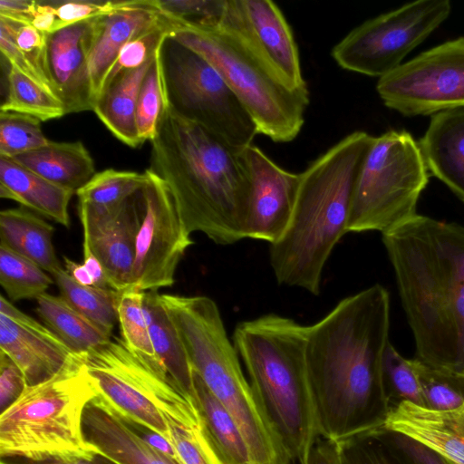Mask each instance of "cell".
<instances>
[{
	"label": "cell",
	"mask_w": 464,
	"mask_h": 464,
	"mask_svg": "<svg viewBox=\"0 0 464 464\" xmlns=\"http://www.w3.org/2000/svg\"><path fill=\"white\" fill-rule=\"evenodd\" d=\"M390 297L373 285L307 326L306 362L320 436L336 442L383 426Z\"/></svg>",
	"instance_id": "6da1fadb"
},
{
	"label": "cell",
	"mask_w": 464,
	"mask_h": 464,
	"mask_svg": "<svg viewBox=\"0 0 464 464\" xmlns=\"http://www.w3.org/2000/svg\"><path fill=\"white\" fill-rule=\"evenodd\" d=\"M382 242L417 358L464 373V227L416 214Z\"/></svg>",
	"instance_id": "7a4b0ae2"
},
{
	"label": "cell",
	"mask_w": 464,
	"mask_h": 464,
	"mask_svg": "<svg viewBox=\"0 0 464 464\" xmlns=\"http://www.w3.org/2000/svg\"><path fill=\"white\" fill-rule=\"evenodd\" d=\"M149 169L168 186L192 234L218 245L246 237L251 181L241 150L165 107Z\"/></svg>",
	"instance_id": "3957f363"
},
{
	"label": "cell",
	"mask_w": 464,
	"mask_h": 464,
	"mask_svg": "<svg viewBox=\"0 0 464 464\" xmlns=\"http://www.w3.org/2000/svg\"><path fill=\"white\" fill-rule=\"evenodd\" d=\"M373 140L354 131L300 173L289 224L270 244V265L280 285L320 294L324 266L347 233L357 179Z\"/></svg>",
	"instance_id": "277c9868"
},
{
	"label": "cell",
	"mask_w": 464,
	"mask_h": 464,
	"mask_svg": "<svg viewBox=\"0 0 464 464\" xmlns=\"http://www.w3.org/2000/svg\"><path fill=\"white\" fill-rule=\"evenodd\" d=\"M307 326L267 314L240 322L233 343L252 390L293 462L320 436L306 362Z\"/></svg>",
	"instance_id": "5b68a950"
},
{
	"label": "cell",
	"mask_w": 464,
	"mask_h": 464,
	"mask_svg": "<svg viewBox=\"0 0 464 464\" xmlns=\"http://www.w3.org/2000/svg\"><path fill=\"white\" fill-rule=\"evenodd\" d=\"M177 329L193 371L241 430L253 464H292L243 373L218 307L203 305L188 312Z\"/></svg>",
	"instance_id": "8992f818"
},
{
	"label": "cell",
	"mask_w": 464,
	"mask_h": 464,
	"mask_svg": "<svg viewBox=\"0 0 464 464\" xmlns=\"http://www.w3.org/2000/svg\"><path fill=\"white\" fill-rule=\"evenodd\" d=\"M96 396L80 355L48 381L27 386L0 414V456L93 454L83 435L82 417Z\"/></svg>",
	"instance_id": "52a82bcc"
},
{
	"label": "cell",
	"mask_w": 464,
	"mask_h": 464,
	"mask_svg": "<svg viewBox=\"0 0 464 464\" xmlns=\"http://www.w3.org/2000/svg\"><path fill=\"white\" fill-rule=\"evenodd\" d=\"M169 35L216 68L252 117L258 134L275 142L297 137L309 104L308 89L289 88L240 42L216 27L176 23Z\"/></svg>",
	"instance_id": "ba28073f"
},
{
	"label": "cell",
	"mask_w": 464,
	"mask_h": 464,
	"mask_svg": "<svg viewBox=\"0 0 464 464\" xmlns=\"http://www.w3.org/2000/svg\"><path fill=\"white\" fill-rule=\"evenodd\" d=\"M97 398L122 420L150 428L170 440L165 416L201 425L197 405L165 370L152 367L115 337L80 355Z\"/></svg>",
	"instance_id": "9c48e42d"
},
{
	"label": "cell",
	"mask_w": 464,
	"mask_h": 464,
	"mask_svg": "<svg viewBox=\"0 0 464 464\" xmlns=\"http://www.w3.org/2000/svg\"><path fill=\"white\" fill-rule=\"evenodd\" d=\"M429 177L411 133L391 130L374 137L357 179L347 233L382 234L414 217Z\"/></svg>",
	"instance_id": "30bf717a"
},
{
	"label": "cell",
	"mask_w": 464,
	"mask_h": 464,
	"mask_svg": "<svg viewBox=\"0 0 464 464\" xmlns=\"http://www.w3.org/2000/svg\"><path fill=\"white\" fill-rule=\"evenodd\" d=\"M166 102L179 117L242 150L258 134L240 101L216 68L169 34L160 47Z\"/></svg>",
	"instance_id": "8fae6325"
},
{
	"label": "cell",
	"mask_w": 464,
	"mask_h": 464,
	"mask_svg": "<svg viewBox=\"0 0 464 464\" xmlns=\"http://www.w3.org/2000/svg\"><path fill=\"white\" fill-rule=\"evenodd\" d=\"M449 0H418L369 19L332 49L344 70L382 77L401 64L450 14Z\"/></svg>",
	"instance_id": "7c38bea8"
},
{
	"label": "cell",
	"mask_w": 464,
	"mask_h": 464,
	"mask_svg": "<svg viewBox=\"0 0 464 464\" xmlns=\"http://www.w3.org/2000/svg\"><path fill=\"white\" fill-rule=\"evenodd\" d=\"M384 105L404 116L464 107V37L447 41L379 78Z\"/></svg>",
	"instance_id": "4fadbf2b"
},
{
	"label": "cell",
	"mask_w": 464,
	"mask_h": 464,
	"mask_svg": "<svg viewBox=\"0 0 464 464\" xmlns=\"http://www.w3.org/2000/svg\"><path fill=\"white\" fill-rule=\"evenodd\" d=\"M144 211L136 239L132 287L158 292L175 283L187 249L194 244L166 183L147 169Z\"/></svg>",
	"instance_id": "5bb4252c"
},
{
	"label": "cell",
	"mask_w": 464,
	"mask_h": 464,
	"mask_svg": "<svg viewBox=\"0 0 464 464\" xmlns=\"http://www.w3.org/2000/svg\"><path fill=\"white\" fill-rule=\"evenodd\" d=\"M216 28L240 42L289 88L308 89L292 29L273 1L227 0Z\"/></svg>",
	"instance_id": "9a60e30c"
},
{
	"label": "cell",
	"mask_w": 464,
	"mask_h": 464,
	"mask_svg": "<svg viewBox=\"0 0 464 464\" xmlns=\"http://www.w3.org/2000/svg\"><path fill=\"white\" fill-rule=\"evenodd\" d=\"M241 154L251 181L246 237L273 244L289 224L300 173L284 169L253 143Z\"/></svg>",
	"instance_id": "2e32d148"
},
{
	"label": "cell",
	"mask_w": 464,
	"mask_h": 464,
	"mask_svg": "<svg viewBox=\"0 0 464 464\" xmlns=\"http://www.w3.org/2000/svg\"><path fill=\"white\" fill-rule=\"evenodd\" d=\"M0 351L19 366L27 386L48 381L79 358L47 326L20 311L3 295Z\"/></svg>",
	"instance_id": "e0dca14e"
},
{
	"label": "cell",
	"mask_w": 464,
	"mask_h": 464,
	"mask_svg": "<svg viewBox=\"0 0 464 464\" xmlns=\"http://www.w3.org/2000/svg\"><path fill=\"white\" fill-rule=\"evenodd\" d=\"M143 211L141 190L111 212L80 218L83 243L102 263L110 287L120 292L132 285L136 239Z\"/></svg>",
	"instance_id": "ac0fdd59"
},
{
	"label": "cell",
	"mask_w": 464,
	"mask_h": 464,
	"mask_svg": "<svg viewBox=\"0 0 464 464\" xmlns=\"http://www.w3.org/2000/svg\"><path fill=\"white\" fill-rule=\"evenodd\" d=\"M95 18L46 34L45 73L66 114L93 110L89 58Z\"/></svg>",
	"instance_id": "d6986e66"
},
{
	"label": "cell",
	"mask_w": 464,
	"mask_h": 464,
	"mask_svg": "<svg viewBox=\"0 0 464 464\" xmlns=\"http://www.w3.org/2000/svg\"><path fill=\"white\" fill-rule=\"evenodd\" d=\"M163 18L156 0L117 1L112 10L95 18L89 58L94 104L124 46L158 25Z\"/></svg>",
	"instance_id": "ffe728a7"
},
{
	"label": "cell",
	"mask_w": 464,
	"mask_h": 464,
	"mask_svg": "<svg viewBox=\"0 0 464 464\" xmlns=\"http://www.w3.org/2000/svg\"><path fill=\"white\" fill-rule=\"evenodd\" d=\"M82 430L93 450L117 464H181L150 445L97 397L84 409Z\"/></svg>",
	"instance_id": "44dd1931"
},
{
	"label": "cell",
	"mask_w": 464,
	"mask_h": 464,
	"mask_svg": "<svg viewBox=\"0 0 464 464\" xmlns=\"http://www.w3.org/2000/svg\"><path fill=\"white\" fill-rule=\"evenodd\" d=\"M430 446L456 464H464V409L438 411L403 401L382 426Z\"/></svg>",
	"instance_id": "7402d4cb"
},
{
	"label": "cell",
	"mask_w": 464,
	"mask_h": 464,
	"mask_svg": "<svg viewBox=\"0 0 464 464\" xmlns=\"http://www.w3.org/2000/svg\"><path fill=\"white\" fill-rule=\"evenodd\" d=\"M418 143L429 173L464 202V107L432 115Z\"/></svg>",
	"instance_id": "603a6c76"
},
{
	"label": "cell",
	"mask_w": 464,
	"mask_h": 464,
	"mask_svg": "<svg viewBox=\"0 0 464 464\" xmlns=\"http://www.w3.org/2000/svg\"><path fill=\"white\" fill-rule=\"evenodd\" d=\"M75 192L58 186L12 159L0 157V197L69 227L68 207Z\"/></svg>",
	"instance_id": "cb8c5ba5"
},
{
	"label": "cell",
	"mask_w": 464,
	"mask_h": 464,
	"mask_svg": "<svg viewBox=\"0 0 464 464\" xmlns=\"http://www.w3.org/2000/svg\"><path fill=\"white\" fill-rule=\"evenodd\" d=\"M155 54L142 66L123 72L109 82L92 110L118 140L131 148L142 144L137 129L136 109L141 83Z\"/></svg>",
	"instance_id": "d4e9b609"
},
{
	"label": "cell",
	"mask_w": 464,
	"mask_h": 464,
	"mask_svg": "<svg viewBox=\"0 0 464 464\" xmlns=\"http://www.w3.org/2000/svg\"><path fill=\"white\" fill-rule=\"evenodd\" d=\"M12 160L75 194L96 174L94 160L80 140H50L45 146Z\"/></svg>",
	"instance_id": "484cf974"
},
{
	"label": "cell",
	"mask_w": 464,
	"mask_h": 464,
	"mask_svg": "<svg viewBox=\"0 0 464 464\" xmlns=\"http://www.w3.org/2000/svg\"><path fill=\"white\" fill-rule=\"evenodd\" d=\"M143 312L156 355L173 382L197 405L192 366L158 292H145Z\"/></svg>",
	"instance_id": "4316f807"
},
{
	"label": "cell",
	"mask_w": 464,
	"mask_h": 464,
	"mask_svg": "<svg viewBox=\"0 0 464 464\" xmlns=\"http://www.w3.org/2000/svg\"><path fill=\"white\" fill-rule=\"evenodd\" d=\"M53 227L24 208L0 212V244L52 276L63 268L53 246Z\"/></svg>",
	"instance_id": "83f0119b"
},
{
	"label": "cell",
	"mask_w": 464,
	"mask_h": 464,
	"mask_svg": "<svg viewBox=\"0 0 464 464\" xmlns=\"http://www.w3.org/2000/svg\"><path fill=\"white\" fill-rule=\"evenodd\" d=\"M196 403L207 440L219 464H253L247 442L227 410L193 371Z\"/></svg>",
	"instance_id": "f1b7e54d"
},
{
	"label": "cell",
	"mask_w": 464,
	"mask_h": 464,
	"mask_svg": "<svg viewBox=\"0 0 464 464\" xmlns=\"http://www.w3.org/2000/svg\"><path fill=\"white\" fill-rule=\"evenodd\" d=\"M35 312L44 325L77 355L111 340V336L72 308L61 295L44 293L36 299Z\"/></svg>",
	"instance_id": "f546056e"
},
{
	"label": "cell",
	"mask_w": 464,
	"mask_h": 464,
	"mask_svg": "<svg viewBox=\"0 0 464 464\" xmlns=\"http://www.w3.org/2000/svg\"><path fill=\"white\" fill-rule=\"evenodd\" d=\"M147 172L107 169L96 174L76 191L78 212L101 214L117 208L143 189Z\"/></svg>",
	"instance_id": "4dcf8cb0"
},
{
	"label": "cell",
	"mask_w": 464,
	"mask_h": 464,
	"mask_svg": "<svg viewBox=\"0 0 464 464\" xmlns=\"http://www.w3.org/2000/svg\"><path fill=\"white\" fill-rule=\"evenodd\" d=\"M53 278L60 295L72 308L111 336L118 322L120 291L80 285L64 268L53 274Z\"/></svg>",
	"instance_id": "1f68e13d"
},
{
	"label": "cell",
	"mask_w": 464,
	"mask_h": 464,
	"mask_svg": "<svg viewBox=\"0 0 464 464\" xmlns=\"http://www.w3.org/2000/svg\"><path fill=\"white\" fill-rule=\"evenodd\" d=\"M0 110L33 116L41 121L66 114L63 104L55 94L13 65L7 73V93Z\"/></svg>",
	"instance_id": "d6a6232c"
},
{
	"label": "cell",
	"mask_w": 464,
	"mask_h": 464,
	"mask_svg": "<svg viewBox=\"0 0 464 464\" xmlns=\"http://www.w3.org/2000/svg\"><path fill=\"white\" fill-rule=\"evenodd\" d=\"M423 401L431 411L458 410L464 405V373L411 359Z\"/></svg>",
	"instance_id": "836d02e7"
},
{
	"label": "cell",
	"mask_w": 464,
	"mask_h": 464,
	"mask_svg": "<svg viewBox=\"0 0 464 464\" xmlns=\"http://www.w3.org/2000/svg\"><path fill=\"white\" fill-rule=\"evenodd\" d=\"M144 296L145 292L132 286L121 292L118 324L121 340L134 354L150 365L165 370L150 341L143 312Z\"/></svg>",
	"instance_id": "e575fe53"
},
{
	"label": "cell",
	"mask_w": 464,
	"mask_h": 464,
	"mask_svg": "<svg viewBox=\"0 0 464 464\" xmlns=\"http://www.w3.org/2000/svg\"><path fill=\"white\" fill-rule=\"evenodd\" d=\"M53 282L36 264L0 244V284L11 301L36 299Z\"/></svg>",
	"instance_id": "d590c367"
},
{
	"label": "cell",
	"mask_w": 464,
	"mask_h": 464,
	"mask_svg": "<svg viewBox=\"0 0 464 464\" xmlns=\"http://www.w3.org/2000/svg\"><path fill=\"white\" fill-rule=\"evenodd\" d=\"M160 47L143 79L138 97L136 123L142 143L150 141L156 136L167 105Z\"/></svg>",
	"instance_id": "8d00e7d4"
},
{
	"label": "cell",
	"mask_w": 464,
	"mask_h": 464,
	"mask_svg": "<svg viewBox=\"0 0 464 464\" xmlns=\"http://www.w3.org/2000/svg\"><path fill=\"white\" fill-rule=\"evenodd\" d=\"M382 382L391 410L403 401L423 407L419 382L411 360L402 357L391 342L383 353Z\"/></svg>",
	"instance_id": "74e56055"
},
{
	"label": "cell",
	"mask_w": 464,
	"mask_h": 464,
	"mask_svg": "<svg viewBox=\"0 0 464 464\" xmlns=\"http://www.w3.org/2000/svg\"><path fill=\"white\" fill-rule=\"evenodd\" d=\"M41 121L29 115L0 112V157L13 159L45 146L50 140L44 135Z\"/></svg>",
	"instance_id": "f35d334b"
},
{
	"label": "cell",
	"mask_w": 464,
	"mask_h": 464,
	"mask_svg": "<svg viewBox=\"0 0 464 464\" xmlns=\"http://www.w3.org/2000/svg\"><path fill=\"white\" fill-rule=\"evenodd\" d=\"M338 444L342 464H408L387 439L382 427Z\"/></svg>",
	"instance_id": "ab89813d"
},
{
	"label": "cell",
	"mask_w": 464,
	"mask_h": 464,
	"mask_svg": "<svg viewBox=\"0 0 464 464\" xmlns=\"http://www.w3.org/2000/svg\"><path fill=\"white\" fill-rule=\"evenodd\" d=\"M174 27L175 21L164 15L161 23L127 44L121 50L105 85L118 74L145 64L155 54L163 39L173 31Z\"/></svg>",
	"instance_id": "60d3db41"
},
{
	"label": "cell",
	"mask_w": 464,
	"mask_h": 464,
	"mask_svg": "<svg viewBox=\"0 0 464 464\" xmlns=\"http://www.w3.org/2000/svg\"><path fill=\"white\" fill-rule=\"evenodd\" d=\"M159 10L178 24L199 28L216 27L227 0H156Z\"/></svg>",
	"instance_id": "b9f144b4"
},
{
	"label": "cell",
	"mask_w": 464,
	"mask_h": 464,
	"mask_svg": "<svg viewBox=\"0 0 464 464\" xmlns=\"http://www.w3.org/2000/svg\"><path fill=\"white\" fill-rule=\"evenodd\" d=\"M170 441L181 464H219L202 425L190 426L165 416Z\"/></svg>",
	"instance_id": "7bdbcfd3"
},
{
	"label": "cell",
	"mask_w": 464,
	"mask_h": 464,
	"mask_svg": "<svg viewBox=\"0 0 464 464\" xmlns=\"http://www.w3.org/2000/svg\"><path fill=\"white\" fill-rule=\"evenodd\" d=\"M0 23L7 27L16 46L37 72L49 82L44 67L46 34L38 30L31 24L22 23L3 16H0Z\"/></svg>",
	"instance_id": "ee69618b"
},
{
	"label": "cell",
	"mask_w": 464,
	"mask_h": 464,
	"mask_svg": "<svg viewBox=\"0 0 464 464\" xmlns=\"http://www.w3.org/2000/svg\"><path fill=\"white\" fill-rule=\"evenodd\" d=\"M54 19V31L100 16L112 10L117 1L51 0L47 1Z\"/></svg>",
	"instance_id": "f6af8a7d"
},
{
	"label": "cell",
	"mask_w": 464,
	"mask_h": 464,
	"mask_svg": "<svg viewBox=\"0 0 464 464\" xmlns=\"http://www.w3.org/2000/svg\"><path fill=\"white\" fill-rule=\"evenodd\" d=\"M382 429L387 439L408 464H456L412 437L399 431Z\"/></svg>",
	"instance_id": "bcb514c9"
},
{
	"label": "cell",
	"mask_w": 464,
	"mask_h": 464,
	"mask_svg": "<svg viewBox=\"0 0 464 464\" xmlns=\"http://www.w3.org/2000/svg\"><path fill=\"white\" fill-rule=\"evenodd\" d=\"M26 387L22 370L7 354L0 351V414L19 399Z\"/></svg>",
	"instance_id": "7dc6e473"
},
{
	"label": "cell",
	"mask_w": 464,
	"mask_h": 464,
	"mask_svg": "<svg viewBox=\"0 0 464 464\" xmlns=\"http://www.w3.org/2000/svg\"><path fill=\"white\" fill-rule=\"evenodd\" d=\"M0 50L9 62L10 65L16 67L22 72L34 80L49 92H53L50 82L37 72L31 63L20 52L7 27L0 23Z\"/></svg>",
	"instance_id": "c3c4849f"
},
{
	"label": "cell",
	"mask_w": 464,
	"mask_h": 464,
	"mask_svg": "<svg viewBox=\"0 0 464 464\" xmlns=\"http://www.w3.org/2000/svg\"><path fill=\"white\" fill-rule=\"evenodd\" d=\"M0 464H117L99 452L89 456L53 455L36 458L0 456Z\"/></svg>",
	"instance_id": "681fc988"
},
{
	"label": "cell",
	"mask_w": 464,
	"mask_h": 464,
	"mask_svg": "<svg viewBox=\"0 0 464 464\" xmlns=\"http://www.w3.org/2000/svg\"><path fill=\"white\" fill-rule=\"evenodd\" d=\"M299 464H342L338 442L319 436Z\"/></svg>",
	"instance_id": "f907efd6"
},
{
	"label": "cell",
	"mask_w": 464,
	"mask_h": 464,
	"mask_svg": "<svg viewBox=\"0 0 464 464\" xmlns=\"http://www.w3.org/2000/svg\"><path fill=\"white\" fill-rule=\"evenodd\" d=\"M140 438L147 441L150 445L160 450L169 458L180 462L178 454L171 443L166 437L155 432L145 426L124 420ZM181 463V462H180Z\"/></svg>",
	"instance_id": "816d5d0a"
},
{
	"label": "cell",
	"mask_w": 464,
	"mask_h": 464,
	"mask_svg": "<svg viewBox=\"0 0 464 464\" xmlns=\"http://www.w3.org/2000/svg\"><path fill=\"white\" fill-rule=\"evenodd\" d=\"M34 0H0V16L31 24Z\"/></svg>",
	"instance_id": "f5cc1de1"
},
{
	"label": "cell",
	"mask_w": 464,
	"mask_h": 464,
	"mask_svg": "<svg viewBox=\"0 0 464 464\" xmlns=\"http://www.w3.org/2000/svg\"><path fill=\"white\" fill-rule=\"evenodd\" d=\"M82 252H83V265L86 269L90 273L94 286L101 288H111L109 285L108 278L105 273V270L100 262V260L96 257V256L92 253L90 246L82 242Z\"/></svg>",
	"instance_id": "db71d44e"
},
{
	"label": "cell",
	"mask_w": 464,
	"mask_h": 464,
	"mask_svg": "<svg viewBox=\"0 0 464 464\" xmlns=\"http://www.w3.org/2000/svg\"><path fill=\"white\" fill-rule=\"evenodd\" d=\"M64 269L78 284L94 286L93 280L83 264L77 263L67 256H63Z\"/></svg>",
	"instance_id": "11a10c76"
},
{
	"label": "cell",
	"mask_w": 464,
	"mask_h": 464,
	"mask_svg": "<svg viewBox=\"0 0 464 464\" xmlns=\"http://www.w3.org/2000/svg\"><path fill=\"white\" fill-rule=\"evenodd\" d=\"M463 409H464V405H463Z\"/></svg>",
	"instance_id": "9f6ffc18"
}]
</instances>
